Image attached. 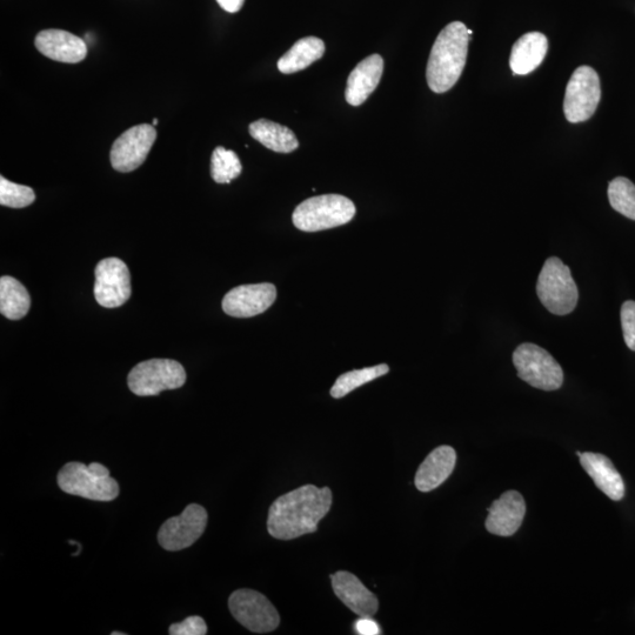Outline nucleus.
Here are the masks:
<instances>
[{"label": "nucleus", "instance_id": "nucleus-29", "mask_svg": "<svg viewBox=\"0 0 635 635\" xmlns=\"http://www.w3.org/2000/svg\"><path fill=\"white\" fill-rule=\"evenodd\" d=\"M169 633L171 635H205L207 626L203 618L193 616L186 618L182 623L172 624Z\"/></svg>", "mask_w": 635, "mask_h": 635}, {"label": "nucleus", "instance_id": "nucleus-8", "mask_svg": "<svg viewBox=\"0 0 635 635\" xmlns=\"http://www.w3.org/2000/svg\"><path fill=\"white\" fill-rule=\"evenodd\" d=\"M601 86L598 73L590 66H580L567 84L564 112L570 123L586 122L598 109Z\"/></svg>", "mask_w": 635, "mask_h": 635}, {"label": "nucleus", "instance_id": "nucleus-15", "mask_svg": "<svg viewBox=\"0 0 635 635\" xmlns=\"http://www.w3.org/2000/svg\"><path fill=\"white\" fill-rule=\"evenodd\" d=\"M35 45L43 56L55 62L77 64L88 56V46L83 39L63 30L39 32Z\"/></svg>", "mask_w": 635, "mask_h": 635}, {"label": "nucleus", "instance_id": "nucleus-17", "mask_svg": "<svg viewBox=\"0 0 635 635\" xmlns=\"http://www.w3.org/2000/svg\"><path fill=\"white\" fill-rule=\"evenodd\" d=\"M384 72V59L372 55L360 62L347 80L345 98L352 106L364 104L380 83Z\"/></svg>", "mask_w": 635, "mask_h": 635}, {"label": "nucleus", "instance_id": "nucleus-23", "mask_svg": "<svg viewBox=\"0 0 635 635\" xmlns=\"http://www.w3.org/2000/svg\"><path fill=\"white\" fill-rule=\"evenodd\" d=\"M31 307L28 290L17 279L5 276L0 279V312L10 320L22 319Z\"/></svg>", "mask_w": 635, "mask_h": 635}, {"label": "nucleus", "instance_id": "nucleus-32", "mask_svg": "<svg viewBox=\"0 0 635 635\" xmlns=\"http://www.w3.org/2000/svg\"><path fill=\"white\" fill-rule=\"evenodd\" d=\"M112 635H125L126 633H120V632H112Z\"/></svg>", "mask_w": 635, "mask_h": 635}, {"label": "nucleus", "instance_id": "nucleus-24", "mask_svg": "<svg viewBox=\"0 0 635 635\" xmlns=\"http://www.w3.org/2000/svg\"><path fill=\"white\" fill-rule=\"evenodd\" d=\"M390 367L386 364H381L373 367H367L363 370H354L346 372L340 376L336 383L332 386L331 396L336 399L347 396L350 392L358 389L370 381L385 376L389 373Z\"/></svg>", "mask_w": 635, "mask_h": 635}, {"label": "nucleus", "instance_id": "nucleus-6", "mask_svg": "<svg viewBox=\"0 0 635 635\" xmlns=\"http://www.w3.org/2000/svg\"><path fill=\"white\" fill-rule=\"evenodd\" d=\"M513 364L520 379L543 391L559 390L564 372L550 353L534 344H521L513 353Z\"/></svg>", "mask_w": 635, "mask_h": 635}, {"label": "nucleus", "instance_id": "nucleus-12", "mask_svg": "<svg viewBox=\"0 0 635 635\" xmlns=\"http://www.w3.org/2000/svg\"><path fill=\"white\" fill-rule=\"evenodd\" d=\"M95 297L100 306L116 309L131 297V276L123 260L108 258L96 267Z\"/></svg>", "mask_w": 635, "mask_h": 635}, {"label": "nucleus", "instance_id": "nucleus-10", "mask_svg": "<svg viewBox=\"0 0 635 635\" xmlns=\"http://www.w3.org/2000/svg\"><path fill=\"white\" fill-rule=\"evenodd\" d=\"M207 512L203 506L191 504L178 517L166 520L158 532V543L166 551L177 552L190 547L203 536Z\"/></svg>", "mask_w": 635, "mask_h": 635}, {"label": "nucleus", "instance_id": "nucleus-25", "mask_svg": "<svg viewBox=\"0 0 635 635\" xmlns=\"http://www.w3.org/2000/svg\"><path fill=\"white\" fill-rule=\"evenodd\" d=\"M243 165L236 152L218 146L212 153L211 175L218 184H230L242 175Z\"/></svg>", "mask_w": 635, "mask_h": 635}, {"label": "nucleus", "instance_id": "nucleus-16", "mask_svg": "<svg viewBox=\"0 0 635 635\" xmlns=\"http://www.w3.org/2000/svg\"><path fill=\"white\" fill-rule=\"evenodd\" d=\"M332 587L336 596L360 618H373L378 612L379 601L367 590L365 585L354 574L339 571L332 574Z\"/></svg>", "mask_w": 635, "mask_h": 635}, {"label": "nucleus", "instance_id": "nucleus-31", "mask_svg": "<svg viewBox=\"0 0 635 635\" xmlns=\"http://www.w3.org/2000/svg\"><path fill=\"white\" fill-rule=\"evenodd\" d=\"M220 8L229 13H236L242 10L245 0H217Z\"/></svg>", "mask_w": 635, "mask_h": 635}, {"label": "nucleus", "instance_id": "nucleus-3", "mask_svg": "<svg viewBox=\"0 0 635 635\" xmlns=\"http://www.w3.org/2000/svg\"><path fill=\"white\" fill-rule=\"evenodd\" d=\"M57 481L60 490L71 496L95 501H112L119 496L117 480L99 463L85 465L71 461L59 471Z\"/></svg>", "mask_w": 635, "mask_h": 635}, {"label": "nucleus", "instance_id": "nucleus-9", "mask_svg": "<svg viewBox=\"0 0 635 635\" xmlns=\"http://www.w3.org/2000/svg\"><path fill=\"white\" fill-rule=\"evenodd\" d=\"M229 608L238 623L254 633L273 632L280 624L277 608L264 594L257 591L233 592L229 599Z\"/></svg>", "mask_w": 635, "mask_h": 635}, {"label": "nucleus", "instance_id": "nucleus-4", "mask_svg": "<svg viewBox=\"0 0 635 635\" xmlns=\"http://www.w3.org/2000/svg\"><path fill=\"white\" fill-rule=\"evenodd\" d=\"M356 205L340 195H324L305 200L294 210L292 220L298 230L318 232L350 223L356 216Z\"/></svg>", "mask_w": 635, "mask_h": 635}, {"label": "nucleus", "instance_id": "nucleus-5", "mask_svg": "<svg viewBox=\"0 0 635 635\" xmlns=\"http://www.w3.org/2000/svg\"><path fill=\"white\" fill-rule=\"evenodd\" d=\"M537 293L540 302L556 316H566L573 312L579 298L570 267L557 257L546 260L539 274Z\"/></svg>", "mask_w": 635, "mask_h": 635}, {"label": "nucleus", "instance_id": "nucleus-19", "mask_svg": "<svg viewBox=\"0 0 635 635\" xmlns=\"http://www.w3.org/2000/svg\"><path fill=\"white\" fill-rule=\"evenodd\" d=\"M580 464L584 467L594 484L601 492L614 501H619L625 496L624 480L621 478L612 461L603 454L583 453Z\"/></svg>", "mask_w": 635, "mask_h": 635}, {"label": "nucleus", "instance_id": "nucleus-7", "mask_svg": "<svg viewBox=\"0 0 635 635\" xmlns=\"http://www.w3.org/2000/svg\"><path fill=\"white\" fill-rule=\"evenodd\" d=\"M186 383L184 367L176 360L151 359L138 364L127 378L130 390L139 397L158 396L160 392L177 390Z\"/></svg>", "mask_w": 635, "mask_h": 635}, {"label": "nucleus", "instance_id": "nucleus-28", "mask_svg": "<svg viewBox=\"0 0 635 635\" xmlns=\"http://www.w3.org/2000/svg\"><path fill=\"white\" fill-rule=\"evenodd\" d=\"M621 325L628 349L635 351V302L628 300L621 307Z\"/></svg>", "mask_w": 635, "mask_h": 635}, {"label": "nucleus", "instance_id": "nucleus-2", "mask_svg": "<svg viewBox=\"0 0 635 635\" xmlns=\"http://www.w3.org/2000/svg\"><path fill=\"white\" fill-rule=\"evenodd\" d=\"M470 39L469 29L461 22H453L439 33L426 70L433 92L445 93L457 84L465 69Z\"/></svg>", "mask_w": 635, "mask_h": 635}, {"label": "nucleus", "instance_id": "nucleus-33", "mask_svg": "<svg viewBox=\"0 0 635 635\" xmlns=\"http://www.w3.org/2000/svg\"><path fill=\"white\" fill-rule=\"evenodd\" d=\"M152 125H153V126H156V125H158V119H155V120H153V123H152Z\"/></svg>", "mask_w": 635, "mask_h": 635}, {"label": "nucleus", "instance_id": "nucleus-11", "mask_svg": "<svg viewBox=\"0 0 635 635\" xmlns=\"http://www.w3.org/2000/svg\"><path fill=\"white\" fill-rule=\"evenodd\" d=\"M157 139L153 125H137L125 131L113 143L110 158L113 169L129 173L142 166Z\"/></svg>", "mask_w": 635, "mask_h": 635}, {"label": "nucleus", "instance_id": "nucleus-21", "mask_svg": "<svg viewBox=\"0 0 635 635\" xmlns=\"http://www.w3.org/2000/svg\"><path fill=\"white\" fill-rule=\"evenodd\" d=\"M325 43L317 37H306L294 43L292 48L278 60V69L284 75H292L309 68L324 56Z\"/></svg>", "mask_w": 635, "mask_h": 635}, {"label": "nucleus", "instance_id": "nucleus-20", "mask_svg": "<svg viewBox=\"0 0 635 635\" xmlns=\"http://www.w3.org/2000/svg\"><path fill=\"white\" fill-rule=\"evenodd\" d=\"M548 40L543 33L530 32L514 43L510 66L513 75L525 76L539 68L547 55Z\"/></svg>", "mask_w": 635, "mask_h": 635}, {"label": "nucleus", "instance_id": "nucleus-14", "mask_svg": "<svg viewBox=\"0 0 635 635\" xmlns=\"http://www.w3.org/2000/svg\"><path fill=\"white\" fill-rule=\"evenodd\" d=\"M526 504L517 491H508L494 501L486 519V530L499 537H511L523 524Z\"/></svg>", "mask_w": 635, "mask_h": 635}, {"label": "nucleus", "instance_id": "nucleus-13", "mask_svg": "<svg viewBox=\"0 0 635 635\" xmlns=\"http://www.w3.org/2000/svg\"><path fill=\"white\" fill-rule=\"evenodd\" d=\"M276 299L277 289L272 284L242 285L226 294L223 310L231 317H256L269 310Z\"/></svg>", "mask_w": 635, "mask_h": 635}, {"label": "nucleus", "instance_id": "nucleus-30", "mask_svg": "<svg viewBox=\"0 0 635 635\" xmlns=\"http://www.w3.org/2000/svg\"><path fill=\"white\" fill-rule=\"evenodd\" d=\"M356 631L360 635H378L381 634V628L373 618H360L356 625Z\"/></svg>", "mask_w": 635, "mask_h": 635}, {"label": "nucleus", "instance_id": "nucleus-27", "mask_svg": "<svg viewBox=\"0 0 635 635\" xmlns=\"http://www.w3.org/2000/svg\"><path fill=\"white\" fill-rule=\"evenodd\" d=\"M36 200L35 191L29 186L10 182L0 177V204L12 209H24Z\"/></svg>", "mask_w": 635, "mask_h": 635}, {"label": "nucleus", "instance_id": "nucleus-26", "mask_svg": "<svg viewBox=\"0 0 635 635\" xmlns=\"http://www.w3.org/2000/svg\"><path fill=\"white\" fill-rule=\"evenodd\" d=\"M608 199L614 210L635 220V185L630 179L618 177L608 186Z\"/></svg>", "mask_w": 635, "mask_h": 635}, {"label": "nucleus", "instance_id": "nucleus-22", "mask_svg": "<svg viewBox=\"0 0 635 635\" xmlns=\"http://www.w3.org/2000/svg\"><path fill=\"white\" fill-rule=\"evenodd\" d=\"M250 135L267 149L278 153H291L299 147V142L294 133L283 125L259 119L249 127Z\"/></svg>", "mask_w": 635, "mask_h": 635}, {"label": "nucleus", "instance_id": "nucleus-18", "mask_svg": "<svg viewBox=\"0 0 635 635\" xmlns=\"http://www.w3.org/2000/svg\"><path fill=\"white\" fill-rule=\"evenodd\" d=\"M456 463L457 453L451 446L438 447L420 465L414 480L417 489L420 492L436 490L449 479Z\"/></svg>", "mask_w": 635, "mask_h": 635}, {"label": "nucleus", "instance_id": "nucleus-1", "mask_svg": "<svg viewBox=\"0 0 635 635\" xmlns=\"http://www.w3.org/2000/svg\"><path fill=\"white\" fill-rule=\"evenodd\" d=\"M332 506L329 487L305 485L274 500L267 518V531L274 539L292 540L317 532L320 520Z\"/></svg>", "mask_w": 635, "mask_h": 635}]
</instances>
